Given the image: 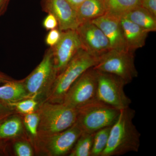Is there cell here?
<instances>
[{"label": "cell", "instance_id": "obj_1", "mask_svg": "<svg viewBox=\"0 0 156 156\" xmlns=\"http://www.w3.org/2000/svg\"><path fill=\"white\" fill-rule=\"evenodd\" d=\"M135 113L130 107L120 110L111 126L108 142L101 156H119L138 151L141 134L133 122Z\"/></svg>", "mask_w": 156, "mask_h": 156}, {"label": "cell", "instance_id": "obj_2", "mask_svg": "<svg viewBox=\"0 0 156 156\" xmlns=\"http://www.w3.org/2000/svg\"><path fill=\"white\" fill-rule=\"evenodd\" d=\"M98 59L82 48L65 68L58 75L43 101L62 103L71 86L87 69L94 67Z\"/></svg>", "mask_w": 156, "mask_h": 156}, {"label": "cell", "instance_id": "obj_3", "mask_svg": "<svg viewBox=\"0 0 156 156\" xmlns=\"http://www.w3.org/2000/svg\"><path fill=\"white\" fill-rule=\"evenodd\" d=\"M37 111L39 115L37 139L66 130L73 126L77 119V110L62 102L43 101Z\"/></svg>", "mask_w": 156, "mask_h": 156}, {"label": "cell", "instance_id": "obj_4", "mask_svg": "<svg viewBox=\"0 0 156 156\" xmlns=\"http://www.w3.org/2000/svg\"><path fill=\"white\" fill-rule=\"evenodd\" d=\"M57 76L53 61L52 48L50 47L46 50L38 65L23 79L29 98H36L40 103L41 102Z\"/></svg>", "mask_w": 156, "mask_h": 156}, {"label": "cell", "instance_id": "obj_5", "mask_svg": "<svg viewBox=\"0 0 156 156\" xmlns=\"http://www.w3.org/2000/svg\"><path fill=\"white\" fill-rule=\"evenodd\" d=\"M78 110L76 122L83 132L94 133L113 125L120 110L97 100L93 101Z\"/></svg>", "mask_w": 156, "mask_h": 156}, {"label": "cell", "instance_id": "obj_6", "mask_svg": "<svg viewBox=\"0 0 156 156\" xmlns=\"http://www.w3.org/2000/svg\"><path fill=\"white\" fill-rule=\"evenodd\" d=\"M93 68L98 71L108 73L121 78L127 85L138 75L134 63V53L128 51L112 49L98 58Z\"/></svg>", "mask_w": 156, "mask_h": 156}, {"label": "cell", "instance_id": "obj_7", "mask_svg": "<svg viewBox=\"0 0 156 156\" xmlns=\"http://www.w3.org/2000/svg\"><path fill=\"white\" fill-rule=\"evenodd\" d=\"M97 72L96 99L119 110L129 107L132 101L125 93L126 82L115 75Z\"/></svg>", "mask_w": 156, "mask_h": 156}, {"label": "cell", "instance_id": "obj_8", "mask_svg": "<svg viewBox=\"0 0 156 156\" xmlns=\"http://www.w3.org/2000/svg\"><path fill=\"white\" fill-rule=\"evenodd\" d=\"M97 72L93 67L84 72L68 90L62 103L78 110L96 99Z\"/></svg>", "mask_w": 156, "mask_h": 156}, {"label": "cell", "instance_id": "obj_9", "mask_svg": "<svg viewBox=\"0 0 156 156\" xmlns=\"http://www.w3.org/2000/svg\"><path fill=\"white\" fill-rule=\"evenodd\" d=\"M83 131L76 122L64 131L38 138L37 149L50 156H61L70 153Z\"/></svg>", "mask_w": 156, "mask_h": 156}, {"label": "cell", "instance_id": "obj_10", "mask_svg": "<svg viewBox=\"0 0 156 156\" xmlns=\"http://www.w3.org/2000/svg\"><path fill=\"white\" fill-rule=\"evenodd\" d=\"M76 30L83 48L97 59L112 50L108 39L103 32L91 21L81 23Z\"/></svg>", "mask_w": 156, "mask_h": 156}, {"label": "cell", "instance_id": "obj_11", "mask_svg": "<svg viewBox=\"0 0 156 156\" xmlns=\"http://www.w3.org/2000/svg\"><path fill=\"white\" fill-rule=\"evenodd\" d=\"M52 48L54 66L58 75L83 47L76 30H69L61 31L59 41Z\"/></svg>", "mask_w": 156, "mask_h": 156}, {"label": "cell", "instance_id": "obj_12", "mask_svg": "<svg viewBox=\"0 0 156 156\" xmlns=\"http://www.w3.org/2000/svg\"><path fill=\"white\" fill-rule=\"evenodd\" d=\"M41 5L43 11L55 16L61 31L76 30L79 26L76 11L67 0H42Z\"/></svg>", "mask_w": 156, "mask_h": 156}, {"label": "cell", "instance_id": "obj_13", "mask_svg": "<svg viewBox=\"0 0 156 156\" xmlns=\"http://www.w3.org/2000/svg\"><path fill=\"white\" fill-rule=\"evenodd\" d=\"M91 22L103 32L108 39L112 50L128 51L120 18L105 14Z\"/></svg>", "mask_w": 156, "mask_h": 156}, {"label": "cell", "instance_id": "obj_14", "mask_svg": "<svg viewBox=\"0 0 156 156\" xmlns=\"http://www.w3.org/2000/svg\"><path fill=\"white\" fill-rule=\"evenodd\" d=\"M124 40L127 50L134 53L144 47L148 32L123 17L120 18Z\"/></svg>", "mask_w": 156, "mask_h": 156}, {"label": "cell", "instance_id": "obj_15", "mask_svg": "<svg viewBox=\"0 0 156 156\" xmlns=\"http://www.w3.org/2000/svg\"><path fill=\"white\" fill-rule=\"evenodd\" d=\"M79 25L106 14L103 0H86L76 10Z\"/></svg>", "mask_w": 156, "mask_h": 156}, {"label": "cell", "instance_id": "obj_16", "mask_svg": "<svg viewBox=\"0 0 156 156\" xmlns=\"http://www.w3.org/2000/svg\"><path fill=\"white\" fill-rule=\"evenodd\" d=\"M28 98L23 80H13L0 87V101L8 105Z\"/></svg>", "mask_w": 156, "mask_h": 156}, {"label": "cell", "instance_id": "obj_17", "mask_svg": "<svg viewBox=\"0 0 156 156\" xmlns=\"http://www.w3.org/2000/svg\"><path fill=\"white\" fill-rule=\"evenodd\" d=\"M123 17L149 33L156 31V17L141 6L132 9Z\"/></svg>", "mask_w": 156, "mask_h": 156}, {"label": "cell", "instance_id": "obj_18", "mask_svg": "<svg viewBox=\"0 0 156 156\" xmlns=\"http://www.w3.org/2000/svg\"><path fill=\"white\" fill-rule=\"evenodd\" d=\"M23 127L19 116L14 114L11 115L0 125V139L7 140L18 137L22 134Z\"/></svg>", "mask_w": 156, "mask_h": 156}, {"label": "cell", "instance_id": "obj_19", "mask_svg": "<svg viewBox=\"0 0 156 156\" xmlns=\"http://www.w3.org/2000/svg\"><path fill=\"white\" fill-rule=\"evenodd\" d=\"M106 14L121 17L132 9L140 6V0H103Z\"/></svg>", "mask_w": 156, "mask_h": 156}, {"label": "cell", "instance_id": "obj_20", "mask_svg": "<svg viewBox=\"0 0 156 156\" xmlns=\"http://www.w3.org/2000/svg\"><path fill=\"white\" fill-rule=\"evenodd\" d=\"M94 134L83 132L69 156H91Z\"/></svg>", "mask_w": 156, "mask_h": 156}, {"label": "cell", "instance_id": "obj_21", "mask_svg": "<svg viewBox=\"0 0 156 156\" xmlns=\"http://www.w3.org/2000/svg\"><path fill=\"white\" fill-rule=\"evenodd\" d=\"M111 126L101 128L94 133L91 156H101L108 142Z\"/></svg>", "mask_w": 156, "mask_h": 156}, {"label": "cell", "instance_id": "obj_22", "mask_svg": "<svg viewBox=\"0 0 156 156\" xmlns=\"http://www.w3.org/2000/svg\"><path fill=\"white\" fill-rule=\"evenodd\" d=\"M40 104V101L37 99L28 98L17 102L9 104V105L14 109L15 112L24 115L37 111Z\"/></svg>", "mask_w": 156, "mask_h": 156}, {"label": "cell", "instance_id": "obj_23", "mask_svg": "<svg viewBox=\"0 0 156 156\" xmlns=\"http://www.w3.org/2000/svg\"><path fill=\"white\" fill-rule=\"evenodd\" d=\"M23 122L31 138L33 140L34 143L36 142L38 137V128L39 123V115L37 111L32 113L24 115Z\"/></svg>", "mask_w": 156, "mask_h": 156}, {"label": "cell", "instance_id": "obj_24", "mask_svg": "<svg viewBox=\"0 0 156 156\" xmlns=\"http://www.w3.org/2000/svg\"><path fill=\"white\" fill-rule=\"evenodd\" d=\"M15 154L17 156H32L34 151L30 144L27 141L19 140L14 144Z\"/></svg>", "mask_w": 156, "mask_h": 156}, {"label": "cell", "instance_id": "obj_25", "mask_svg": "<svg viewBox=\"0 0 156 156\" xmlns=\"http://www.w3.org/2000/svg\"><path fill=\"white\" fill-rule=\"evenodd\" d=\"M61 35V31L58 28L50 30L45 38L46 44L50 47H53L58 43Z\"/></svg>", "mask_w": 156, "mask_h": 156}, {"label": "cell", "instance_id": "obj_26", "mask_svg": "<svg viewBox=\"0 0 156 156\" xmlns=\"http://www.w3.org/2000/svg\"><path fill=\"white\" fill-rule=\"evenodd\" d=\"M43 26L46 30H50L58 27V21L54 15L48 14L43 20Z\"/></svg>", "mask_w": 156, "mask_h": 156}, {"label": "cell", "instance_id": "obj_27", "mask_svg": "<svg viewBox=\"0 0 156 156\" xmlns=\"http://www.w3.org/2000/svg\"><path fill=\"white\" fill-rule=\"evenodd\" d=\"M140 5L156 17V0H140Z\"/></svg>", "mask_w": 156, "mask_h": 156}, {"label": "cell", "instance_id": "obj_28", "mask_svg": "<svg viewBox=\"0 0 156 156\" xmlns=\"http://www.w3.org/2000/svg\"><path fill=\"white\" fill-rule=\"evenodd\" d=\"M15 112L11 107L0 101V116L12 115Z\"/></svg>", "mask_w": 156, "mask_h": 156}, {"label": "cell", "instance_id": "obj_29", "mask_svg": "<svg viewBox=\"0 0 156 156\" xmlns=\"http://www.w3.org/2000/svg\"><path fill=\"white\" fill-rule=\"evenodd\" d=\"M10 1L11 0H0V17L6 13Z\"/></svg>", "mask_w": 156, "mask_h": 156}, {"label": "cell", "instance_id": "obj_30", "mask_svg": "<svg viewBox=\"0 0 156 156\" xmlns=\"http://www.w3.org/2000/svg\"><path fill=\"white\" fill-rule=\"evenodd\" d=\"M13 80L14 79L11 77L0 71V84H3L9 81Z\"/></svg>", "mask_w": 156, "mask_h": 156}, {"label": "cell", "instance_id": "obj_31", "mask_svg": "<svg viewBox=\"0 0 156 156\" xmlns=\"http://www.w3.org/2000/svg\"><path fill=\"white\" fill-rule=\"evenodd\" d=\"M73 9L76 10L79 6L86 0H67Z\"/></svg>", "mask_w": 156, "mask_h": 156}, {"label": "cell", "instance_id": "obj_32", "mask_svg": "<svg viewBox=\"0 0 156 156\" xmlns=\"http://www.w3.org/2000/svg\"><path fill=\"white\" fill-rule=\"evenodd\" d=\"M6 140L0 139V155L5 154L6 145L5 141Z\"/></svg>", "mask_w": 156, "mask_h": 156}, {"label": "cell", "instance_id": "obj_33", "mask_svg": "<svg viewBox=\"0 0 156 156\" xmlns=\"http://www.w3.org/2000/svg\"><path fill=\"white\" fill-rule=\"evenodd\" d=\"M11 115H3L0 116V125L2 124V122L4 121L6 119H7L8 117Z\"/></svg>", "mask_w": 156, "mask_h": 156}]
</instances>
